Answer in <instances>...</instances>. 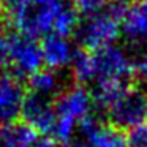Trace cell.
Returning <instances> with one entry per match:
<instances>
[{
    "instance_id": "obj_22",
    "label": "cell",
    "mask_w": 147,
    "mask_h": 147,
    "mask_svg": "<svg viewBox=\"0 0 147 147\" xmlns=\"http://www.w3.org/2000/svg\"><path fill=\"white\" fill-rule=\"evenodd\" d=\"M62 147H89V144H87L86 141L82 139V138H81V139H78V138H73L70 142L63 144Z\"/></svg>"
},
{
    "instance_id": "obj_9",
    "label": "cell",
    "mask_w": 147,
    "mask_h": 147,
    "mask_svg": "<svg viewBox=\"0 0 147 147\" xmlns=\"http://www.w3.org/2000/svg\"><path fill=\"white\" fill-rule=\"evenodd\" d=\"M79 130L89 147H128L123 130L101 122L92 114L79 123Z\"/></svg>"
},
{
    "instance_id": "obj_8",
    "label": "cell",
    "mask_w": 147,
    "mask_h": 147,
    "mask_svg": "<svg viewBox=\"0 0 147 147\" xmlns=\"http://www.w3.org/2000/svg\"><path fill=\"white\" fill-rule=\"evenodd\" d=\"M26 96L22 81L10 71L0 73V127L16 122Z\"/></svg>"
},
{
    "instance_id": "obj_24",
    "label": "cell",
    "mask_w": 147,
    "mask_h": 147,
    "mask_svg": "<svg viewBox=\"0 0 147 147\" xmlns=\"http://www.w3.org/2000/svg\"><path fill=\"white\" fill-rule=\"evenodd\" d=\"M146 120H147V105H146Z\"/></svg>"
},
{
    "instance_id": "obj_21",
    "label": "cell",
    "mask_w": 147,
    "mask_h": 147,
    "mask_svg": "<svg viewBox=\"0 0 147 147\" xmlns=\"http://www.w3.org/2000/svg\"><path fill=\"white\" fill-rule=\"evenodd\" d=\"M32 147H59V144L55 142L52 138L45 136V138H38V139H36V142L33 144Z\"/></svg>"
},
{
    "instance_id": "obj_1",
    "label": "cell",
    "mask_w": 147,
    "mask_h": 147,
    "mask_svg": "<svg viewBox=\"0 0 147 147\" xmlns=\"http://www.w3.org/2000/svg\"><path fill=\"white\" fill-rule=\"evenodd\" d=\"M7 22L16 33L38 40L51 35L63 0H0Z\"/></svg>"
},
{
    "instance_id": "obj_10",
    "label": "cell",
    "mask_w": 147,
    "mask_h": 147,
    "mask_svg": "<svg viewBox=\"0 0 147 147\" xmlns=\"http://www.w3.org/2000/svg\"><path fill=\"white\" fill-rule=\"evenodd\" d=\"M40 46L43 52V63L48 70L52 71H59L71 65L73 57L76 54V49L73 48L70 40L55 33L45 36Z\"/></svg>"
},
{
    "instance_id": "obj_2",
    "label": "cell",
    "mask_w": 147,
    "mask_h": 147,
    "mask_svg": "<svg viewBox=\"0 0 147 147\" xmlns=\"http://www.w3.org/2000/svg\"><path fill=\"white\" fill-rule=\"evenodd\" d=\"M128 7L130 3L127 0H109L101 11L84 18L74 32L84 51L114 46L122 33V21Z\"/></svg>"
},
{
    "instance_id": "obj_4",
    "label": "cell",
    "mask_w": 147,
    "mask_h": 147,
    "mask_svg": "<svg viewBox=\"0 0 147 147\" xmlns=\"http://www.w3.org/2000/svg\"><path fill=\"white\" fill-rule=\"evenodd\" d=\"M10 46V68L14 76L27 78L33 76L43 70V52L36 40L29 38L21 33H8Z\"/></svg>"
},
{
    "instance_id": "obj_19",
    "label": "cell",
    "mask_w": 147,
    "mask_h": 147,
    "mask_svg": "<svg viewBox=\"0 0 147 147\" xmlns=\"http://www.w3.org/2000/svg\"><path fill=\"white\" fill-rule=\"evenodd\" d=\"M10 68V46L8 35H0V73H5Z\"/></svg>"
},
{
    "instance_id": "obj_12",
    "label": "cell",
    "mask_w": 147,
    "mask_h": 147,
    "mask_svg": "<svg viewBox=\"0 0 147 147\" xmlns=\"http://www.w3.org/2000/svg\"><path fill=\"white\" fill-rule=\"evenodd\" d=\"M131 87H133L131 86V81H120V79L100 81V82L95 84V89H93V93H92V100L98 108L108 111Z\"/></svg>"
},
{
    "instance_id": "obj_6",
    "label": "cell",
    "mask_w": 147,
    "mask_h": 147,
    "mask_svg": "<svg viewBox=\"0 0 147 147\" xmlns=\"http://www.w3.org/2000/svg\"><path fill=\"white\" fill-rule=\"evenodd\" d=\"M147 98L142 92L131 87L119 101H115L108 109L109 123L120 130H131L133 127L142 123L146 119Z\"/></svg>"
},
{
    "instance_id": "obj_3",
    "label": "cell",
    "mask_w": 147,
    "mask_h": 147,
    "mask_svg": "<svg viewBox=\"0 0 147 147\" xmlns=\"http://www.w3.org/2000/svg\"><path fill=\"white\" fill-rule=\"evenodd\" d=\"M92 93L82 86H76L60 92L54 100L55 123L51 138L62 146L74 138L76 128L86 117L92 114Z\"/></svg>"
},
{
    "instance_id": "obj_25",
    "label": "cell",
    "mask_w": 147,
    "mask_h": 147,
    "mask_svg": "<svg viewBox=\"0 0 147 147\" xmlns=\"http://www.w3.org/2000/svg\"><path fill=\"white\" fill-rule=\"evenodd\" d=\"M73 2H76V0H73Z\"/></svg>"
},
{
    "instance_id": "obj_23",
    "label": "cell",
    "mask_w": 147,
    "mask_h": 147,
    "mask_svg": "<svg viewBox=\"0 0 147 147\" xmlns=\"http://www.w3.org/2000/svg\"><path fill=\"white\" fill-rule=\"evenodd\" d=\"M5 22H7V19H5V13H3V10H2V7H0V35H2V32H3Z\"/></svg>"
},
{
    "instance_id": "obj_20",
    "label": "cell",
    "mask_w": 147,
    "mask_h": 147,
    "mask_svg": "<svg viewBox=\"0 0 147 147\" xmlns=\"http://www.w3.org/2000/svg\"><path fill=\"white\" fill-rule=\"evenodd\" d=\"M134 73L141 79V82L147 87V52L136 62V65H134Z\"/></svg>"
},
{
    "instance_id": "obj_14",
    "label": "cell",
    "mask_w": 147,
    "mask_h": 147,
    "mask_svg": "<svg viewBox=\"0 0 147 147\" xmlns=\"http://www.w3.org/2000/svg\"><path fill=\"white\" fill-rule=\"evenodd\" d=\"M60 86L62 81L57 71L52 70H40L33 76L29 78V92L38 93L43 96H49V98H57L60 93Z\"/></svg>"
},
{
    "instance_id": "obj_7",
    "label": "cell",
    "mask_w": 147,
    "mask_h": 147,
    "mask_svg": "<svg viewBox=\"0 0 147 147\" xmlns=\"http://www.w3.org/2000/svg\"><path fill=\"white\" fill-rule=\"evenodd\" d=\"M26 125L41 134H51L55 123L54 98L43 96L33 92H26L19 115Z\"/></svg>"
},
{
    "instance_id": "obj_11",
    "label": "cell",
    "mask_w": 147,
    "mask_h": 147,
    "mask_svg": "<svg viewBox=\"0 0 147 147\" xmlns=\"http://www.w3.org/2000/svg\"><path fill=\"white\" fill-rule=\"evenodd\" d=\"M122 33L133 45L147 46V0H136L128 7L122 21Z\"/></svg>"
},
{
    "instance_id": "obj_13",
    "label": "cell",
    "mask_w": 147,
    "mask_h": 147,
    "mask_svg": "<svg viewBox=\"0 0 147 147\" xmlns=\"http://www.w3.org/2000/svg\"><path fill=\"white\" fill-rule=\"evenodd\" d=\"M38 133L24 122H11L0 127V147H32Z\"/></svg>"
},
{
    "instance_id": "obj_16",
    "label": "cell",
    "mask_w": 147,
    "mask_h": 147,
    "mask_svg": "<svg viewBox=\"0 0 147 147\" xmlns=\"http://www.w3.org/2000/svg\"><path fill=\"white\" fill-rule=\"evenodd\" d=\"M78 14L79 13L76 11V8L65 3V7L62 8V11L59 13L57 19H55L52 33L68 38L71 33L76 32L78 26H79V18H78Z\"/></svg>"
},
{
    "instance_id": "obj_15",
    "label": "cell",
    "mask_w": 147,
    "mask_h": 147,
    "mask_svg": "<svg viewBox=\"0 0 147 147\" xmlns=\"http://www.w3.org/2000/svg\"><path fill=\"white\" fill-rule=\"evenodd\" d=\"M71 74H73V79L76 81L79 86H86L95 81V74H93V62H92V54L90 51H78L73 57L71 62Z\"/></svg>"
},
{
    "instance_id": "obj_17",
    "label": "cell",
    "mask_w": 147,
    "mask_h": 147,
    "mask_svg": "<svg viewBox=\"0 0 147 147\" xmlns=\"http://www.w3.org/2000/svg\"><path fill=\"white\" fill-rule=\"evenodd\" d=\"M128 147H147V122L133 127L127 133Z\"/></svg>"
},
{
    "instance_id": "obj_18",
    "label": "cell",
    "mask_w": 147,
    "mask_h": 147,
    "mask_svg": "<svg viewBox=\"0 0 147 147\" xmlns=\"http://www.w3.org/2000/svg\"><path fill=\"white\" fill-rule=\"evenodd\" d=\"M109 3V0H76L74 2V8L78 13L84 14V16H90L98 11H101L106 5Z\"/></svg>"
},
{
    "instance_id": "obj_5",
    "label": "cell",
    "mask_w": 147,
    "mask_h": 147,
    "mask_svg": "<svg viewBox=\"0 0 147 147\" xmlns=\"http://www.w3.org/2000/svg\"><path fill=\"white\" fill-rule=\"evenodd\" d=\"M90 54L93 62L95 84L109 79L130 81L134 74V63L119 46H108L98 51H90Z\"/></svg>"
}]
</instances>
